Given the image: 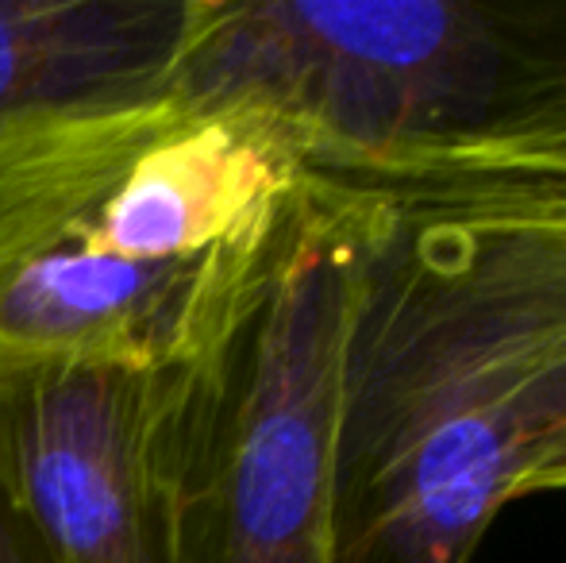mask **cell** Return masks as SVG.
I'll use <instances>...</instances> for the list:
<instances>
[{
  "mask_svg": "<svg viewBox=\"0 0 566 563\" xmlns=\"http://www.w3.org/2000/svg\"><path fill=\"white\" fill-rule=\"evenodd\" d=\"M301 174L251 116L174 93L0 121V375L201 355Z\"/></svg>",
  "mask_w": 566,
  "mask_h": 563,
  "instance_id": "obj_1",
  "label": "cell"
},
{
  "mask_svg": "<svg viewBox=\"0 0 566 563\" xmlns=\"http://www.w3.org/2000/svg\"><path fill=\"white\" fill-rule=\"evenodd\" d=\"M366 189L370 240L343 344L332 563H470L528 459V324L497 228L409 155Z\"/></svg>",
  "mask_w": 566,
  "mask_h": 563,
  "instance_id": "obj_2",
  "label": "cell"
},
{
  "mask_svg": "<svg viewBox=\"0 0 566 563\" xmlns=\"http://www.w3.org/2000/svg\"><path fill=\"white\" fill-rule=\"evenodd\" d=\"M174 97L308 174L566 124V0H197Z\"/></svg>",
  "mask_w": 566,
  "mask_h": 563,
  "instance_id": "obj_3",
  "label": "cell"
},
{
  "mask_svg": "<svg viewBox=\"0 0 566 563\" xmlns=\"http://www.w3.org/2000/svg\"><path fill=\"white\" fill-rule=\"evenodd\" d=\"M370 220L366 189L301 174L235 313L166 375L174 563H332L343 344Z\"/></svg>",
  "mask_w": 566,
  "mask_h": 563,
  "instance_id": "obj_4",
  "label": "cell"
},
{
  "mask_svg": "<svg viewBox=\"0 0 566 563\" xmlns=\"http://www.w3.org/2000/svg\"><path fill=\"white\" fill-rule=\"evenodd\" d=\"M166 375H0V471L59 563H174L158 471Z\"/></svg>",
  "mask_w": 566,
  "mask_h": 563,
  "instance_id": "obj_5",
  "label": "cell"
},
{
  "mask_svg": "<svg viewBox=\"0 0 566 563\" xmlns=\"http://www.w3.org/2000/svg\"><path fill=\"white\" fill-rule=\"evenodd\" d=\"M424 158L501 232L528 324V459L516 498L566 494V124ZM389 158V155H386Z\"/></svg>",
  "mask_w": 566,
  "mask_h": 563,
  "instance_id": "obj_6",
  "label": "cell"
},
{
  "mask_svg": "<svg viewBox=\"0 0 566 563\" xmlns=\"http://www.w3.org/2000/svg\"><path fill=\"white\" fill-rule=\"evenodd\" d=\"M197 0H0V121L163 97Z\"/></svg>",
  "mask_w": 566,
  "mask_h": 563,
  "instance_id": "obj_7",
  "label": "cell"
},
{
  "mask_svg": "<svg viewBox=\"0 0 566 563\" xmlns=\"http://www.w3.org/2000/svg\"><path fill=\"white\" fill-rule=\"evenodd\" d=\"M0 563H59L4 471H0Z\"/></svg>",
  "mask_w": 566,
  "mask_h": 563,
  "instance_id": "obj_8",
  "label": "cell"
}]
</instances>
